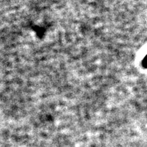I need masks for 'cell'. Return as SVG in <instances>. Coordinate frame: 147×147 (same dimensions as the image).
<instances>
[{"instance_id": "1", "label": "cell", "mask_w": 147, "mask_h": 147, "mask_svg": "<svg viewBox=\"0 0 147 147\" xmlns=\"http://www.w3.org/2000/svg\"><path fill=\"white\" fill-rule=\"evenodd\" d=\"M142 65H143V66H144V67H146V68H147V55H146V57H145V58L144 59V60H143Z\"/></svg>"}]
</instances>
